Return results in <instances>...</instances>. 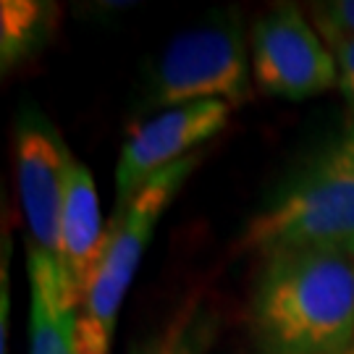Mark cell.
<instances>
[{
	"instance_id": "6da1fadb",
	"label": "cell",
	"mask_w": 354,
	"mask_h": 354,
	"mask_svg": "<svg viewBox=\"0 0 354 354\" xmlns=\"http://www.w3.org/2000/svg\"><path fill=\"white\" fill-rule=\"evenodd\" d=\"M250 330L260 354H346L354 346V254L260 257Z\"/></svg>"
},
{
	"instance_id": "7a4b0ae2",
	"label": "cell",
	"mask_w": 354,
	"mask_h": 354,
	"mask_svg": "<svg viewBox=\"0 0 354 354\" xmlns=\"http://www.w3.org/2000/svg\"><path fill=\"white\" fill-rule=\"evenodd\" d=\"M239 250L257 257L289 250L354 254V121L252 215Z\"/></svg>"
},
{
	"instance_id": "3957f363",
	"label": "cell",
	"mask_w": 354,
	"mask_h": 354,
	"mask_svg": "<svg viewBox=\"0 0 354 354\" xmlns=\"http://www.w3.org/2000/svg\"><path fill=\"white\" fill-rule=\"evenodd\" d=\"M200 152L152 176L127 205L115 207L108 221L105 247L89 289L76 315V349L79 354H111V342L124 307L131 279L137 276L152 234L168 205L174 203L184 181L200 165Z\"/></svg>"
},
{
	"instance_id": "277c9868",
	"label": "cell",
	"mask_w": 354,
	"mask_h": 354,
	"mask_svg": "<svg viewBox=\"0 0 354 354\" xmlns=\"http://www.w3.org/2000/svg\"><path fill=\"white\" fill-rule=\"evenodd\" d=\"M250 42L236 13H215L165 42L145 74L142 102L150 111L223 100L241 108L252 97Z\"/></svg>"
},
{
	"instance_id": "5b68a950",
	"label": "cell",
	"mask_w": 354,
	"mask_h": 354,
	"mask_svg": "<svg viewBox=\"0 0 354 354\" xmlns=\"http://www.w3.org/2000/svg\"><path fill=\"white\" fill-rule=\"evenodd\" d=\"M250 64L254 87L270 97L307 100L342 84L323 35L294 3H276L254 19Z\"/></svg>"
},
{
	"instance_id": "8992f818",
	"label": "cell",
	"mask_w": 354,
	"mask_h": 354,
	"mask_svg": "<svg viewBox=\"0 0 354 354\" xmlns=\"http://www.w3.org/2000/svg\"><path fill=\"white\" fill-rule=\"evenodd\" d=\"M74 160L64 134L37 105H24L13 127L16 187L26 221V250L58 260L66 176Z\"/></svg>"
},
{
	"instance_id": "52a82bcc",
	"label": "cell",
	"mask_w": 354,
	"mask_h": 354,
	"mask_svg": "<svg viewBox=\"0 0 354 354\" xmlns=\"http://www.w3.org/2000/svg\"><path fill=\"white\" fill-rule=\"evenodd\" d=\"M231 111L223 100L189 102L160 111L131 129L115 163V207L127 205L152 176L194 155V147L223 131Z\"/></svg>"
},
{
	"instance_id": "ba28073f",
	"label": "cell",
	"mask_w": 354,
	"mask_h": 354,
	"mask_svg": "<svg viewBox=\"0 0 354 354\" xmlns=\"http://www.w3.org/2000/svg\"><path fill=\"white\" fill-rule=\"evenodd\" d=\"M108 226L102 223L100 197L95 178L82 160H71L66 176L64 210H61V234H58V260L74 294L76 304H82L100 263L105 247Z\"/></svg>"
},
{
	"instance_id": "9c48e42d",
	"label": "cell",
	"mask_w": 354,
	"mask_h": 354,
	"mask_svg": "<svg viewBox=\"0 0 354 354\" xmlns=\"http://www.w3.org/2000/svg\"><path fill=\"white\" fill-rule=\"evenodd\" d=\"M29 270V354H79V304L68 289L61 260L26 250Z\"/></svg>"
},
{
	"instance_id": "30bf717a",
	"label": "cell",
	"mask_w": 354,
	"mask_h": 354,
	"mask_svg": "<svg viewBox=\"0 0 354 354\" xmlns=\"http://www.w3.org/2000/svg\"><path fill=\"white\" fill-rule=\"evenodd\" d=\"M221 333V313L203 291L189 294L137 354H210Z\"/></svg>"
},
{
	"instance_id": "8fae6325",
	"label": "cell",
	"mask_w": 354,
	"mask_h": 354,
	"mask_svg": "<svg viewBox=\"0 0 354 354\" xmlns=\"http://www.w3.org/2000/svg\"><path fill=\"white\" fill-rule=\"evenodd\" d=\"M58 24V6L42 0H3L0 6V61L3 71L37 55Z\"/></svg>"
},
{
	"instance_id": "7c38bea8",
	"label": "cell",
	"mask_w": 354,
	"mask_h": 354,
	"mask_svg": "<svg viewBox=\"0 0 354 354\" xmlns=\"http://www.w3.org/2000/svg\"><path fill=\"white\" fill-rule=\"evenodd\" d=\"M307 16L323 37L354 39V0H317L307 6Z\"/></svg>"
},
{
	"instance_id": "4fadbf2b",
	"label": "cell",
	"mask_w": 354,
	"mask_h": 354,
	"mask_svg": "<svg viewBox=\"0 0 354 354\" xmlns=\"http://www.w3.org/2000/svg\"><path fill=\"white\" fill-rule=\"evenodd\" d=\"M330 48L336 64H339V76H342L344 95L354 102V39L349 37H323Z\"/></svg>"
},
{
	"instance_id": "5bb4252c",
	"label": "cell",
	"mask_w": 354,
	"mask_h": 354,
	"mask_svg": "<svg viewBox=\"0 0 354 354\" xmlns=\"http://www.w3.org/2000/svg\"><path fill=\"white\" fill-rule=\"evenodd\" d=\"M0 354H6V333H8V244L3 252V270H0Z\"/></svg>"
},
{
	"instance_id": "9a60e30c",
	"label": "cell",
	"mask_w": 354,
	"mask_h": 354,
	"mask_svg": "<svg viewBox=\"0 0 354 354\" xmlns=\"http://www.w3.org/2000/svg\"><path fill=\"white\" fill-rule=\"evenodd\" d=\"M346 354H354V346H352V349H349V352H346Z\"/></svg>"
}]
</instances>
